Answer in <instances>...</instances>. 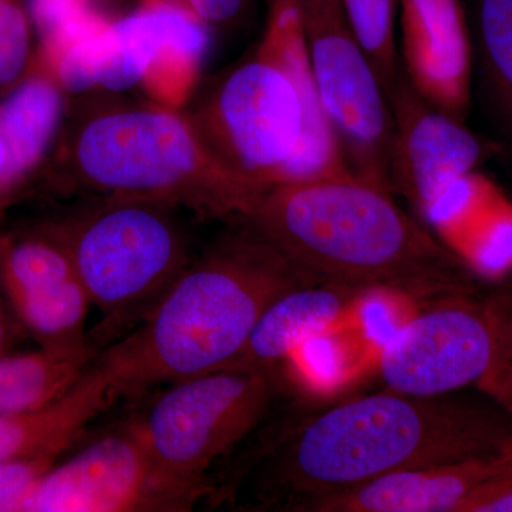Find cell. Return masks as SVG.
<instances>
[{
  "label": "cell",
  "instance_id": "cell-1",
  "mask_svg": "<svg viewBox=\"0 0 512 512\" xmlns=\"http://www.w3.org/2000/svg\"><path fill=\"white\" fill-rule=\"evenodd\" d=\"M316 282L407 295L471 293L473 269L393 192L356 174L271 185L235 221Z\"/></svg>",
  "mask_w": 512,
  "mask_h": 512
},
{
  "label": "cell",
  "instance_id": "cell-2",
  "mask_svg": "<svg viewBox=\"0 0 512 512\" xmlns=\"http://www.w3.org/2000/svg\"><path fill=\"white\" fill-rule=\"evenodd\" d=\"M512 447V429L474 404L386 390L332 407L282 437L259 470L262 505L296 511L394 471Z\"/></svg>",
  "mask_w": 512,
  "mask_h": 512
},
{
  "label": "cell",
  "instance_id": "cell-3",
  "mask_svg": "<svg viewBox=\"0 0 512 512\" xmlns=\"http://www.w3.org/2000/svg\"><path fill=\"white\" fill-rule=\"evenodd\" d=\"M181 111L212 156L258 190L355 174L320 99L293 0H268L251 55Z\"/></svg>",
  "mask_w": 512,
  "mask_h": 512
},
{
  "label": "cell",
  "instance_id": "cell-4",
  "mask_svg": "<svg viewBox=\"0 0 512 512\" xmlns=\"http://www.w3.org/2000/svg\"><path fill=\"white\" fill-rule=\"evenodd\" d=\"M49 163L63 194L158 202L200 220H241L261 192L212 156L183 111L107 90L72 96Z\"/></svg>",
  "mask_w": 512,
  "mask_h": 512
},
{
  "label": "cell",
  "instance_id": "cell-5",
  "mask_svg": "<svg viewBox=\"0 0 512 512\" xmlns=\"http://www.w3.org/2000/svg\"><path fill=\"white\" fill-rule=\"evenodd\" d=\"M309 282L316 281L238 222L192 256L137 328L99 353L117 396L136 399L234 365L266 309Z\"/></svg>",
  "mask_w": 512,
  "mask_h": 512
},
{
  "label": "cell",
  "instance_id": "cell-6",
  "mask_svg": "<svg viewBox=\"0 0 512 512\" xmlns=\"http://www.w3.org/2000/svg\"><path fill=\"white\" fill-rule=\"evenodd\" d=\"M80 201L42 225L66 249L90 302L103 313L93 340L109 348L147 318L190 264V232L183 210L171 205Z\"/></svg>",
  "mask_w": 512,
  "mask_h": 512
},
{
  "label": "cell",
  "instance_id": "cell-7",
  "mask_svg": "<svg viewBox=\"0 0 512 512\" xmlns=\"http://www.w3.org/2000/svg\"><path fill=\"white\" fill-rule=\"evenodd\" d=\"M275 386L264 369L229 366L160 387L128 420L164 470L215 495L211 468L259 426Z\"/></svg>",
  "mask_w": 512,
  "mask_h": 512
},
{
  "label": "cell",
  "instance_id": "cell-8",
  "mask_svg": "<svg viewBox=\"0 0 512 512\" xmlns=\"http://www.w3.org/2000/svg\"><path fill=\"white\" fill-rule=\"evenodd\" d=\"M293 2L320 99L350 168L390 190L393 120L389 97L350 25L342 0Z\"/></svg>",
  "mask_w": 512,
  "mask_h": 512
},
{
  "label": "cell",
  "instance_id": "cell-9",
  "mask_svg": "<svg viewBox=\"0 0 512 512\" xmlns=\"http://www.w3.org/2000/svg\"><path fill=\"white\" fill-rule=\"evenodd\" d=\"M211 497L164 470L126 420L50 468L20 512H184Z\"/></svg>",
  "mask_w": 512,
  "mask_h": 512
},
{
  "label": "cell",
  "instance_id": "cell-10",
  "mask_svg": "<svg viewBox=\"0 0 512 512\" xmlns=\"http://www.w3.org/2000/svg\"><path fill=\"white\" fill-rule=\"evenodd\" d=\"M450 295L387 336L379 356L384 386L409 396H447L477 384L494 350L488 302Z\"/></svg>",
  "mask_w": 512,
  "mask_h": 512
},
{
  "label": "cell",
  "instance_id": "cell-11",
  "mask_svg": "<svg viewBox=\"0 0 512 512\" xmlns=\"http://www.w3.org/2000/svg\"><path fill=\"white\" fill-rule=\"evenodd\" d=\"M0 288L40 348L99 356L86 332L89 295L66 249L42 224L0 234Z\"/></svg>",
  "mask_w": 512,
  "mask_h": 512
},
{
  "label": "cell",
  "instance_id": "cell-12",
  "mask_svg": "<svg viewBox=\"0 0 512 512\" xmlns=\"http://www.w3.org/2000/svg\"><path fill=\"white\" fill-rule=\"evenodd\" d=\"M392 140L389 184L426 224L436 202L460 178L474 173L488 148L466 126L427 103L400 72L390 96Z\"/></svg>",
  "mask_w": 512,
  "mask_h": 512
},
{
  "label": "cell",
  "instance_id": "cell-13",
  "mask_svg": "<svg viewBox=\"0 0 512 512\" xmlns=\"http://www.w3.org/2000/svg\"><path fill=\"white\" fill-rule=\"evenodd\" d=\"M400 72L427 103L466 121L473 43L461 0H399Z\"/></svg>",
  "mask_w": 512,
  "mask_h": 512
},
{
  "label": "cell",
  "instance_id": "cell-14",
  "mask_svg": "<svg viewBox=\"0 0 512 512\" xmlns=\"http://www.w3.org/2000/svg\"><path fill=\"white\" fill-rule=\"evenodd\" d=\"M512 470V447L453 463L407 468L302 504L305 512H458L477 488Z\"/></svg>",
  "mask_w": 512,
  "mask_h": 512
},
{
  "label": "cell",
  "instance_id": "cell-15",
  "mask_svg": "<svg viewBox=\"0 0 512 512\" xmlns=\"http://www.w3.org/2000/svg\"><path fill=\"white\" fill-rule=\"evenodd\" d=\"M69 97L49 64L35 50L29 69L0 100V138L8 151L3 187L9 204L52 156L62 133Z\"/></svg>",
  "mask_w": 512,
  "mask_h": 512
},
{
  "label": "cell",
  "instance_id": "cell-16",
  "mask_svg": "<svg viewBox=\"0 0 512 512\" xmlns=\"http://www.w3.org/2000/svg\"><path fill=\"white\" fill-rule=\"evenodd\" d=\"M117 399L109 367L97 356L77 382L55 402L0 417V464L59 458Z\"/></svg>",
  "mask_w": 512,
  "mask_h": 512
},
{
  "label": "cell",
  "instance_id": "cell-17",
  "mask_svg": "<svg viewBox=\"0 0 512 512\" xmlns=\"http://www.w3.org/2000/svg\"><path fill=\"white\" fill-rule=\"evenodd\" d=\"M426 224L473 271L493 275L511 268L512 204L476 171L441 195Z\"/></svg>",
  "mask_w": 512,
  "mask_h": 512
},
{
  "label": "cell",
  "instance_id": "cell-18",
  "mask_svg": "<svg viewBox=\"0 0 512 512\" xmlns=\"http://www.w3.org/2000/svg\"><path fill=\"white\" fill-rule=\"evenodd\" d=\"M366 292L330 282H309L285 292L261 316L234 365L271 375L296 349L335 328Z\"/></svg>",
  "mask_w": 512,
  "mask_h": 512
},
{
  "label": "cell",
  "instance_id": "cell-19",
  "mask_svg": "<svg viewBox=\"0 0 512 512\" xmlns=\"http://www.w3.org/2000/svg\"><path fill=\"white\" fill-rule=\"evenodd\" d=\"M96 357L46 348L0 356V417L55 402Z\"/></svg>",
  "mask_w": 512,
  "mask_h": 512
},
{
  "label": "cell",
  "instance_id": "cell-20",
  "mask_svg": "<svg viewBox=\"0 0 512 512\" xmlns=\"http://www.w3.org/2000/svg\"><path fill=\"white\" fill-rule=\"evenodd\" d=\"M476 33L485 103L512 144V0H476Z\"/></svg>",
  "mask_w": 512,
  "mask_h": 512
},
{
  "label": "cell",
  "instance_id": "cell-21",
  "mask_svg": "<svg viewBox=\"0 0 512 512\" xmlns=\"http://www.w3.org/2000/svg\"><path fill=\"white\" fill-rule=\"evenodd\" d=\"M360 45L369 57L387 97L400 77L397 47L399 0H342Z\"/></svg>",
  "mask_w": 512,
  "mask_h": 512
},
{
  "label": "cell",
  "instance_id": "cell-22",
  "mask_svg": "<svg viewBox=\"0 0 512 512\" xmlns=\"http://www.w3.org/2000/svg\"><path fill=\"white\" fill-rule=\"evenodd\" d=\"M32 35L29 0H0V90L8 92L29 69Z\"/></svg>",
  "mask_w": 512,
  "mask_h": 512
},
{
  "label": "cell",
  "instance_id": "cell-23",
  "mask_svg": "<svg viewBox=\"0 0 512 512\" xmlns=\"http://www.w3.org/2000/svg\"><path fill=\"white\" fill-rule=\"evenodd\" d=\"M494 329V350L487 372L476 384L512 416V296L488 301Z\"/></svg>",
  "mask_w": 512,
  "mask_h": 512
},
{
  "label": "cell",
  "instance_id": "cell-24",
  "mask_svg": "<svg viewBox=\"0 0 512 512\" xmlns=\"http://www.w3.org/2000/svg\"><path fill=\"white\" fill-rule=\"evenodd\" d=\"M29 9L39 46L56 42L103 12L96 0H29Z\"/></svg>",
  "mask_w": 512,
  "mask_h": 512
},
{
  "label": "cell",
  "instance_id": "cell-25",
  "mask_svg": "<svg viewBox=\"0 0 512 512\" xmlns=\"http://www.w3.org/2000/svg\"><path fill=\"white\" fill-rule=\"evenodd\" d=\"M57 457L33 458L0 464V512H20L22 504Z\"/></svg>",
  "mask_w": 512,
  "mask_h": 512
},
{
  "label": "cell",
  "instance_id": "cell-26",
  "mask_svg": "<svg viewBox=\"0 0 512 512\" xmlns=\"http://www.w3.org/2000/svg\"><path fill=\"white\" fill-rule=\"evenodd\" d=\"M458 512H512V470L477 488Z\"/></svg>",
  "mask_w": 512,
  "mask_h": 512
},
{
  "label": "cell",
  "instance_id": "cell-27",
  "mask_svg": "<svg viewBox=\"0 0 512 512\" xmlns=\"http://www.w3.org/2000/svg\"><path fill=\"white\" fill-rule=\"evenodd\" d=\"M208 26H229L247 15L256 0H185Z\"/></svg>",
  "mask_w": 512,
  "mask_h": 512
},
{
  "label": "cell",
  "instance_id": "cell-28",
  "mask_svg": "<svg viewBox=\"0 0 512 512\" xmlns=\"http://www.w3.org/2000/svg\"><path fill=\"white\" fill-rule=\"evenodd\" d=\"M8 302L0 288V356L10 352L13 339H15V328L8 312Z\"/></svg>",
  "mask_w": 512,
  "mask_h": 512
},
{
  "label": "cell",
  "instance_id": "cell-29",
  "mask_svg": "<svg viewBox=\"0 0 512 512\" xmlns=\"http://www.w3.org/2000/svg\"><path fill=\"white\" fill-rule=\"evenodd\" d=\"M6 165H8V151H6L5 144L0 138V211L8 207L9 200L6 197L5 187H3V178H5Z\"/></svg>",
  "mask_w": 512,
  "mask_h": 512
}]
</instances>
